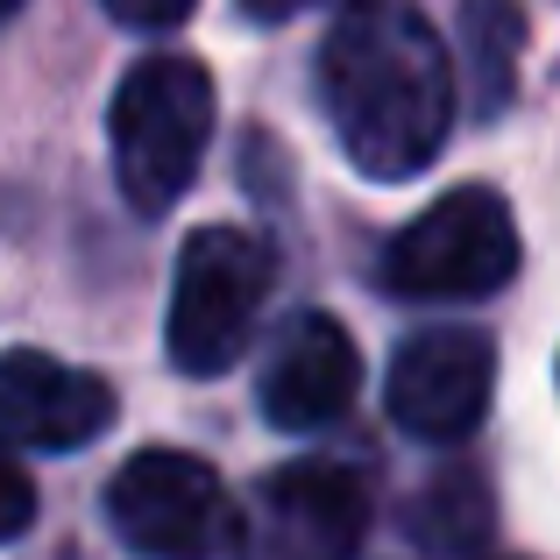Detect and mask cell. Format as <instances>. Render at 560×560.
<instances>
[{"label": "cell", "instance_id": "6da1fadb", "mask_svg": "<svg viewBox=\"0 0 560 560\" xmlns=\"http://www.w3.org/2000/svg\"><path fill=\"white\" fill-rule=\"evenodd\" d=\"M319 107L362 178H419L454 128L447 43L405 0H362L319 43Z\"/></svg>", "mask_w": 560, "mask_h": 560}, {"label": "cell", "instance_id": "7a4b0ae2", "mask_svg": "<svg viewBox=\"0 0 560 560\" xmlns=\"http://www.w3.org/2000/svg\"><path fill=\"white\" fill-rule=\"evenodd\" d=\"M114 178L136 213H171L199 178V156L213 142V71L199 57H142L121 79L107 114Z\"/></svg>", "mask_w": 560, "mask_h": 560}, {"label": "cell", "instance_id": "3957f363", "mask_svg": "<svg viewBox=\"0 0 560 560\" xmlns=\"http://www.w3.org/2000/svg\"><path fill=\"white\" fill-rule=\"evenodd\" d=\"M277 284V256L248 228H191L171 277L164 348L178 376H228L242 362L256 313Z\"/></svg>", "mask_w": 560, "mask_h": 560}, {"label": "cell", "instance_id": "277c9868", "mask_svg": "<svg viewBox=\"0 0 560 560\" xmlns=\"http://www.w3.org/2000/svg\"><path fill=\"white\" fill-rule=\"evenodd\" d=\"M518 220H511L504 191L490 185H462L440 191L411 228L390 234L376 277L390 299H419V305H454V299H490L518 277Z\"/></svg>", "mask_w": 560, "mask_h": 560}, {"label": "cell", "instance_id": "5b68a950", "mask_svg": "<svg viewBox=\"0 0 560 560\" xmlns=\"http://www.w3.org/2000/svg\"><path fill=\"white\" fill-rule=\"evenodd\" d=\"M107 525L136 560H213L234 539V511L220 476L199 454L142 447L107 482Z\"/></svg>", "mask_w": 560, "mask_h": 560}, {"label": "cell", "instance_id": "8992f818", "mask_svg": "<svg viewBox=\"0 0 560 560\" xmlns=\"http://www.w3.org/2000/svg\"><path fill=\"white\" fill-rule=\"evenodd\" d=\"M370 490L341 462H284L234 511V560H355Z\"/></svg>", "mask_w": 560, "mask_h": 560}, {"label": "cell", "instance_id": "52a82bcc", "mask_svg": "<svg viewBox=\"0 0 560 560\" xmlns=\"http://www.w3.org/2000/svg\"><path fill=\"white\" fill-rule=\"evenodd\" d=\"M497 397V348L476 327H425L397 348L383 405H390L397 433L425 440V447H454L490 419Z\"/></svg>", "mask_w": 560, "mask_h": 560}, {"label": "cell", "instance_id": "ba28073f", "mask_svg": "<svg viewBox=\"0 0 560 560\" xmlns=\"http://www.w3.org/2000/svg\"><path fill=\"white\" fill-rule=\"evenodd\" d=\"M114 383L93 370L43 355V348H8L0 355V447H43L71 454L93 447L114 425Z\"/></svg>", "mask_w": 560, "mask_h": 560}, {"label": "cell", "instance_id": "9c48e42d", "mask_svg": "<svg viewBox=\"0 0 560 560\" xmlns=\"http://www.w3.org/2000/svg\"><path fill=\"white\" fill-rule=\"evenodd\" d=\"M355 383H362V348L348 341V327L334 313H299L284 319V334L262 355L256 405L277 433H313V425L348 411Z\"/></svg>", "mask_w": 560, "mask_h": 560}, {"label": "cell", "instance_id": "30bf717a", "mask_svg": "<svg viewBox=\"0 0 560 560\" xmlns=\"http://www.w3.org/2000/svg\"><path fill=\"white\" fill-rule=\"evenodd\" d=\"M518 43H525V22L511 0H468L462 8V57L482 79V93H476L482 114H497L511 100V57H518Z\"/></svg>", "mask_w": 560, "mask_h": 560}, {"label": "cell", "instance_id": "8fae6325", "mask_svg": "<svg viewBox=\"0 0 560 560\" xmlns=\"http://www.w3.org/2000/svg\"><path fill=\"white\" fill-rule=\"evenodd\" d=\"M28 525H36V482H28L22 462H8V454H0V547H8V539H22Z\"/></svg>", "mask_w": 560, "mask_h": 560}, {"label": "cell", "instance_id": "7c38bea8", "mask_svg": "<svg viewBox=\"0 0 560 560\" xmlns=\"http://www.w3.org/2000/svg\"><path fill=\"white\" fill-rule=\"evenodd\" d=\"M100 8H107L114 22H128V28H178L199 0H100Z\"/></svg>", "mask_w": 560, "mask_h": 560}, {"label": "cell", "instance_id": "4fadbf2b", "mask_svg": "<svg viewBox=\"0 0 560 560\" xmlns=\"http://www.w3.org/2000/svg\"><path fill=\"white\" fill-rule=\"evenodd\" d=\"M234 8H242L248 22L277 28V22H291V14H305V8H327V0H234Z\"/></svg>", "mask_w": 560, "mask_h": 560}, {"label": "cell", "instance_id": "5bb4252c", "mask_svg": "<svg viewBox=\"0 0 560 560\" xmlns=\"http://www.w3.org/2000/svg\"><path fill=\"white\" fill-rule=\"evenodd\" d=\"M14 8H22V0H0V22H8V14H14Z\"/></svg>", "mask_w": 560, "mask_h": 560}]
</instances>
